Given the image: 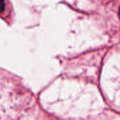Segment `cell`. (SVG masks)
Returning <instances> with one entry per match:
<instances>
[{"label": "cell", "mask_w": 120, "mask_h": 120, "mask_svg": "<svg viewBox=\"0 0 120 120\" xmlns=\"http://www.w3.org/2000/svg\"><path fill=\"white\" fill-rule=\"evenodd\" d=\"M6 8V4L4 0H0V13H2Z\"/></svg>", "instance_id": "obj_1"}, {"label": "cell", "mask_w": 120, "mask_h": 120, "mask_svg": "<svg viewBox=\"0 0 120 120\" xmlns=\"http://www.w3.org/2000/svg\"><path fill=\"white\" fill-rule=\"evenodd\" d=\"M119 15H120V10H119Z\"/></svg>", "instance_id": "obj_2"}]
</instances>
